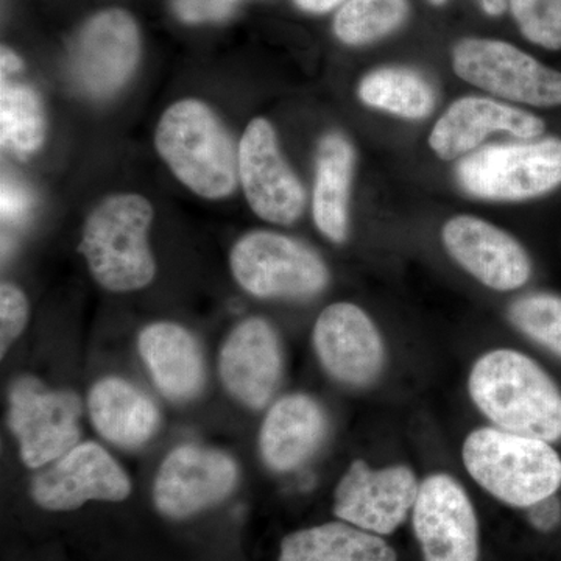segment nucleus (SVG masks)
I'll list each match as a JSON object with an SVG mask.
<instances>
[{
  "label": "nucleus",
  "instance_id": "1",
  "mask_svg": "<svg viewBox=\"0 0 561 561\" xmlns=\"http://www.w3.org/2000/svg\"><path fill=\"white\" fill-rule=\"evenodd\" d=\"M468 391L486 420L512 434L561 440V390L537 360L511 348L491 350L472 365Z\"/></svg>",
  "mask_w": 561,
  "mask_h": 561
},
{
  "label": "nucleus",
  "instance_id": "2",
  "mask_svg": "<svg viewBox=\"0 0 561 561\" xmlns=\"http://www.w3.org/2000/svg\"><path fill=\"white\" fill-rule=\"evenodd\" d=\"M161 160L187 190L206 201L230 197L239 183V147L206 103L183 99L154 131Z\"/></svg>",
  "mask_w": 561,
  "mask_h": 561
},
{
  "label": "nucleus",
  "instance_id": "3",
  "mask_svg": "<svg viewBox=\"0 0 561 561\" xmlns=\"http://www.w3.org/2000/svg\"><path fill=\"white\" fill-rule=\"evenodd\" d=\"M153 217V206L139 194L110 195L91 210L79 250L103 289L127 294L153 280L157 262L149 243Z\"/></svg>",
  "mask_w": 561,
  "mask_h": 561
},
{
  "label": "nucleus",
  "instance_id": "4",
  "mask_svg": "<svg viewBox=\"0 0 561 561\" xmlns=\"http://www.w3.org/2000/svg\"><path fill=\"white\" fill-rule=\"evenodd\" d=\"M465 470L494 500L530 508L561 489V457L552 443L479 427L461 448Z\"/></svg>",
  "mask_w": 561,
  "mask_h": 561
},
{
  "label": "nucleus",
  "instance_id": "5",
  "mask_svg": "<svg viewBox=\"0 0 561 561\" xmlns=\"http://www.w3.org/2000/svg\"><path fill=\"white\" fill-rule=\"evenodd\" d=\"M232 276L257 298L305 300L330 283L327 264L305 243L273 231L242 236L230 253Z\"/></svg>",
  "mask_w": 561,
  "mask_h": 561
},
{
  "label": "nucleus",
  "instance_id": "6",
  "mask_svg": "<svg viewBox=\"0 0 561 561\" xmlns=\"http://www.w3.org/2000/svg\"><path fill=\"white\" fill-rule=\"evenodd\" d=\"M456 172L461 190L482 201L540 197L561 184V139L483 147L465 157Z\"/></svg>",
  "mask_w": 561,
  "mask_h": 561
},
{
  "label": "nucleus",
  "instance_id": "7",
  "mask_svg": "<svg viewBox=\"0 0 561 561\" xmlns=\"http://www.w3.org/2000/svg\"><path fill=\"white\" fill-rule=\"evenodd\" d=\"M83 405L70 390H51L35 376L11 383L7 423L33 470L60 459L80 443Z\"/></svg>",
  "mask_w": 561,
  "mask_h": 561
},
{
  "label": "nucleus",
  "instance_id": "8",
  "mask_svg": "<svg viewBox=\"0 0 561 561\" xmlns=\"http://www.w3.org/2000/svg\"><path fill=\"white\" fill-rule=\"evenodd\" d=\"M453 68L461 80L497 98L531 106L561 105V72L504 41L461 39L453 50Z\"/></svg>",
  "mask_w": 561,
  "mask_h": 561
},
{
  "label": "nucleus",
  "instance_id": "9",
  "mask_svg": "<svg viewBox=\"0 0 561 561\" xmlns=\"http://www.w3.org/2000/svg\"><path fill=\"white\" fill-rule=\"evenodd\" d=\"M239 482V467L230 454L201 445H183L162 461L153 483V505L172 522L217 507Z\"/></svg>",
  "mask_w": 561,
  "mask_h": 561
},
{
  "label": "nucleus",
  "instance_id": "10",
  "mask_svg": "<svg viewBox=\"0 0 561 561\" xmlns=\"http://www.w3.org/2000/svg\"><path fill=\"white\" fill-rule=\"evenodd\" d=\"M420 485L405 465L373 468L354 460L335 486L332 512L341 522L387 537L412 515Z\"/></svg>",
  "mask_w": 561,
  "mask_h": 561
},
{
  "label": "nucleus",
  "instance_id": "11",
  "mask_svg": "<svg viewBox=\"0 0 561 561\" xmlns=\"http://www.w3.org/2000/svg\"><path fill=\"white\" fill-rule=\"evenodd\" d=\"M239 181L250 208L262 220L291 225L305 213V187L264 117L251 121L239 142Z\"/></svg>",
  "mask_w": 561,
  "mask_h": 561
},
{
  "label": "nucleus",
  "instance_id": "12",
  "mask_svg": "<svg viewBox=\"0 0 561 561\" xmlns=\"http://www.w3.org/2000/svg\"><path fill=\"white\" fill-rule=\"evenodd\" d=\"M412 526L424 561H479L478 515L453 476L437 472L421 482Z\"/></svg>",
  "mask_w": 561,
  "mask_h": 561
},
{
  "label": "nucleus",
  "instance_id": "13",
  "mask_svg": "<svg viewBox=\"0 0 561 561\" xmlns=\"http://www.w3.org/2000/svg\"><path fill=\"white\" fill-rule=\"evenodd\" d=\"M131 493L124 468L102 445L79 443L31 482V497L49 512H70L88 502H122Z\"/></svg>",
  "mask_w": 561,
  "mask_h": 561
},
{
  "label": "nucleus",
  "instance_id": "14",
  "mask_svg": "<svg viewBox=\"0 0 561 561\" xmlns=\"http://www.w3.org/2000/svg\"><path fill=\"white\" fill-rule=\"evenodd\" d=\"M140 60L138 24L127 11H101L81 27L70 49V70L81 90L111 98L131 79Z\"/></svg>",
  "mask_w": 561,
  "mask_h": 561
},
{
  "label": "nucleus",
  "instance_id": "15",
  "mask_svg": "<svg viewBox=\"0 0 561 561\" xmlns=\"http://www.w3.org/2000/svg\"><path fill=\"white\" fill-rule=\"evenodd\" d=\"M312 342L321 367L345 386L375 382L386 365L381 332L353 302H334L324 308L313 324Z\"/></svg>",
  "mask_w": 561,
  "mask_h": 561
},
{
  "label": "nucleus",
  "instance_id": "16",
  "mask_svg": "<svg viewBox=\"0 0 561 561\" xmlns=\"http://www.w3.org/2000/svg\"><path fill=\"white\" fill-rule=\"evenodd\" d=\"M442 241L449 256L489 289L516 290L530 278L527 251L490 221L474 216L453 217L443 227Z\"/></svg>",
  "mask_w": 561,
  "mask_h": 561
},
{
  "label": "nucleus",
  "instance_id": "17",
  "mask_svg": "<svg viewBox=\"0 0 561 561\" xmlns=\"http://www.w3.org/2000/svg\"><path fill=\"white\" fill-rule=\"evenodd\" d=\"M219 373L234 400L253 411L264 409L283 375V350L275 328L261 317L241 321L221 345Z\"/></svg>",
  "mask_w": 561,
  "mask_h": 561
},
{
  "label": "nucleus",
  "instance_id": "18",
  "mask_svg": "<svg viewBox=\"0 0 561 561\" xmlns=\"http://www.w3.org/2000/svg\"><path fill=\"white\" fill-rule=\"evenodd\" d=\"M545 122L535 114L493 99L461 98L453 103L435 127L430 146L443 161L470 153L494 133H508L519 139H535L545 133Z\"/></svg>",
  "mask_w": 561,
  "mask_h": 561
},
{
  "label": "nucleus",
  "instance_id": "19",
  "mask_svg": "<svg viewBox=\"0 0 561 561\" xmlns=\"http://www.w3.org/2000/svg\"><path fill=\"white\" fill-rule=\"evenodd\" d=\"M140 359L162 397L173 402L194 400L206 382L205 357L191 331L173 321H157L140 331Z\"/></svg>",
  "mask_w": 561,
  "mask_h": 561
},
{
  "label": "nucleus",
  "instance_id": "20",
  "mask_svg": "<svg viewBox=\"0 0 561 561\" xmlns=\"http://www.w3.org/2000/svg\"><path fill=\"white\" fill-rule=\"evenodd\" d=\"M327 431L328 416L319 401L305 393L286 394L262 421V460L272 471L297 470L317 453Z\"/></svg>",
  "mask_w": 561,
  "mask_h": 561
},
{
  "label": "nucleus",
  "instance_id": "21",
  "mask_svg": "<svg viewBox=\"0 0 561 561\" xmlns=\"http://www.w3.org/2000/svg\"><path fill=\"white\" fill-rule=\"evenodd\" d=\"M88 412L95 431L125 449L140 448L160 430L161 413L154 401L116 376L103 378L91 387Z\"/></svg>",
  "mask_w": 561,
  "mask_h": 561
},
{
  "label": "nucleus",
  "instance_id": "22",
  "mask_svg": "<svg viewBox=\"0 0 561 561\" xmlns=\"http://www.w3.org/2000/svg\"><path fill=\"white\" fill-rule=\"evenodd\" d=\"M356 153L341 133H328L317 150L312 216L317 230L331 242L348 238L350 195Z\"/></svg>",
  "mask_w": 561,
  "mask_h": 561
},
{
  "label": "nucleus",
  "instance_id": "23",
  "mask_svg": "<svg viewBox=\"0 0 561 561\" xmlns=\"http://www.w3.org/2000/svg\"><path fill=\"white\" fill-rule=\"evenodd\" d=\"M278 561H398L379 535L345 522L324 523L284 537Z\"/></svg>",
  "mask_w": 561,
  "mask_h": 561
},
{
  "label": "nucleus",
  "instance_id": "24",
  "mask_svg": "<svg viewBox=\"0 0 561 561\" xmlns=\"http://www.w3.org/2000/svg\"><path fill=\"white\" fill-rule=\"evenodd\" d=\"M357 94L370 108L402 119H424L435 108V92L430 81L408 68L373 70L362 79Z\"/></svg>",
  "mask_w": 561,
  "mask_h": 561
},
{
  "label": "nucleus",
  "instance_id": "25",
  "mask_svg": "<svg viewBox=\"0 0 561 561\" xmlns=\"http://www.w3.org/2000/svg\"><path fill=\"white\" fill-rule=\"evenodd\" d=\"M46 113L38 92L2 77L0 139L3 149L18 154L36 153L46 140Z\"/></svg>",
  "mask_w": 561,
  "mask_h": 561
},
{
  "label": "nucleus",
  "instance_id": "26",
  "mask_svg": "<svg viewBox=\"0 0 561 561\" xmlns=\"http://www.w3.org/2000/svg\"><path fill=\"white\" fill-rule=\"evenodd\" d=\"M408 14V0H346L335 14L334 32L348 46H364L397 31Z\"/></svg>",
  "mask_w": 561,
  "mask_h": 561
},
{
  "label": "nucleus",
  "instance_id": "27",
  "mask_svg": "<svg viewBox=\"0 0 561 561\" xmlns=\"http://www.w3.org/2000/svg\"><path fill=\"white\" fill-rule=\"evenodd\" d=\"M513 327L524 335L551 351L561 359V297L537 291L524 295L508 309Z\"/></svg>",
  "mask_w": 561,
  "mask_h": 561
},
{
  "label": "nucleus",
  "instance_id": "28",
  "mask_svg": "<svg viewBox=\"0 0 561 561\" xmlns=\"http://www.w3.org/2000/svg\"><path fill=\"white\" fill-rule=\"evenodd\" d=\"M519 31L546 49H561V0H511Z\"/></svg>",
  "mask_w": 561,
  "mask_h": 561
},
{
  "label": "nucleus",
  "instance_id": "29",
  "mask_svg": "<svg viewBox=\"0 0 561 561\" xmlns=\"http://www.w3.org/2000/svg\"><path fill=\"white\" fill-rule=\"evenodd\" d=\"M28 300L20 287L2 283L0 287V354L5 356L27 327Z\"/></svg>",
  "mask_w": 561,
  "mask_h": 561
},
{
  "label": "nucleus",
  "instance_id": "30",
  "mask_svg": "<svg viewBox=\"0 0 561 561\" xmlns=\"http://www.w3.org/2000/svg\"><path fill=\"white\" fill-rule=\"evenodd\" d=\"M228 0H173L176 14L184 22L221 21L230 16Z\"/></svg>",
  "mask_w": 561,
  "mask_h": 561
},
{
  "label": "nucleus",
  "instance_id": "31",
  "mask_svg": "<svg viewBox=\"0 0 561 561\" xmlns=\"http://www.w3.org/2000/svg\"><path fill=\"white\" fill-rule=\"evenodd\" d=\"M28 195L21 190L18 184L3 179L2 183V217L3 220H20L24 214H27Z\"/></svg>",
  "mask_w": 561,
  "mask_h": 561
},
{
  "label": "nucleus",
  "instance_id": "32",
  "mask_svg": "<svg viewBox=\"0 0 561 561\" xmlns=\"http://www.w3.org/2000/svg\"><path fill=\"white\" fill-rule=\"evenodd\" d=\"M530 522L537 529L540 530H552L559 526L561 522V502L557 494L548 497V500L538 502V504L531 505Z\"/></svg>",
  "mask_w": 561,
  "mask_h": 561
},
{
  "label": "nucleus",
  "instance_id": "33",
  "mask_svg": "<svg viewBox=\"0 0 561 561\" xmlns=\"http://www.w3.org/2000/svg\"><path fill=\"white\" fill-rule=\"evenodd\" d=\"M295 2L301 10L309 11V13H328L343 0H295Z\"/></svg>",
  "mask_w": 561,
  "mask_h": 561
},
{
  "label": "nucleus",
  "instance_id": "34",
  "mask_svg": "<svg viewBox=\"0 0 561 561\" xmlns=\"http://www.w3.org/2000/svg\"><path fill=\"white\" fill-rule=\"evenodd\" d=\"M0 65H2V77L20 72L22 69L21 58L13 50L7 49V47L2 49V62Z\"/></svg>",
  "mask_w": 561,
  "mask_h": 561
},
{
  "label": "nucleus",
  "instance_id": "35",
  "mask_svg": "<svg viewBox=\"0 0 561 561\" xmlns=\"http://www.w3.org/2000/svg\"><path fill=\"white\" fill-rule=\"evenodd\" d=\"M482 9L490 16H500L507 9V0H481Z\"/></svg>",
  "mask_w": 561,
  "mask_h": 561
},
{
  "label": "nucleus",
  "instance_id": "36",
  "mask_svg": "<svg viewBox=\"0 0 561 561\" xmlns=\"http://www.w3.org/2000/svg\"><path fill=\"white\" fill-rule=\"evenodd\" d=\"M432 3H437V5H440V3L445 2V0H431Z\"/></svg>",
  "mask_w": 561,
  "mask_h": 561
},
{
  "label": "nucleus",
  "instance_id": "37",
  "mask_svg": "<svg viewBox=\"0 0 561 561\" xmlns=\"http://www.w3.org/2000/svg\"><path fill=\"white\" fill-rule=\"evenodd\" d=\"M228 2H231V3H232V2H234V0H228Z\"/></svg>",
  "mask_w": 561,
  "mask_h": 561
}]
</instances>
